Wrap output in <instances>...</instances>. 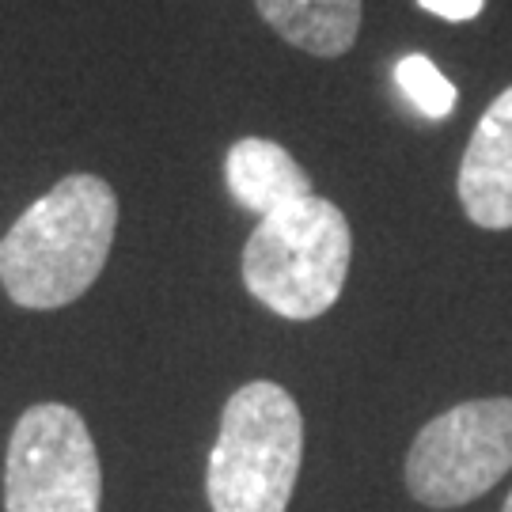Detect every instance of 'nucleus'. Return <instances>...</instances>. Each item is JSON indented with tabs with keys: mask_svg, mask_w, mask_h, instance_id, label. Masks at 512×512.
<instances>
[{
	"mask_svg": "<svg viewBox=\"0 0 512 512\" xmlns=\"http://www.w3.org/2000/svg\"><path fill=\"white\" fill-rule=\"evenodd\" d=\"M349 255L353 236L346 213L308 194L258 220L243 247V285L281 319H319L346 289Z\"/></svg>",
	"mask_w": 512,
	"mask_h": 512,
	"instance_id": "nucleus-2",
	"label": "nucleus"
},
{
	"mask_svg": "<svg viewBox=\"0 0 512 512\" xmlns=\"http://www.w3.org/2000/svg\"><path fill=\"white\" fill-rule=\"evenodd\" d=\"M459 205L486 232L512 228V88L497 95L478 118L459 160Z\"/></svg>",
	"mask_w": 512,
	"mask_h": 512,
	"instance_id": "nucleus-6",
	"label": "nucleus"
},
{
	"mask_svg": "<svg viewBox=\"0 0 512 512\" xmlns=\"http://www.w3.org/2000/svg\"><path fill=\"white\" fill-rule=\"evenodd\" d=\"M501 512H512V494H509V501H505V509H501Z\"/></svg>",
	"mask_w": 512,
	"mask_h": 512,
	"instance_id": "nucleus-11",
	"label": "nucleus"
},
{
	"mask_svg": "<svg viewBox=\"0 0 512 512\" xmlns=\"http://www.w3.org/2000/svg\"><path fill=\"white\" fill-rule=\"evenodd\" d=\"M118 228V194L99 175H69L0 239V285L12 304L54 311L92 289Z\"/></svg>",
	"mask_w": 512,
	"mask_h": 512,
	"instance_id": "nucleus-1",
	"label": "nucleus"
},
{
	"mask_svg": "<svg viewBox=\"0 0 512 512\" xmlns=\"http://www.w3.org/2000/svg\"><path fill=\"white\" fill-rule=\"evenodd\" d=\"M4 512H103V467L84 418L65 403L19 414L4 456Z\"/></svg>",
	"mask_w": 512,
	"mask_h": 512,
	"instance_id": "nucleus-5",
	"label": "nucleus"
},
{
	"mask_svg": "<svg viewBox=\"0 0 512 512\" xmlns=\"http://www.w3.org/2000/svg\"><path fill=\"white\" fill-rule=\"evenodd\" d=\"M258 16L289 46L315 57H342L353 50L365 0H255Z\"/></svg>",
	"mask_w": 512,
	"mask_h": 512,
	"instance_id": "nucleus-8",
	"label": "nucleus"
},
{
	"mask_svg": "<svg viewBox=\"0 0 512 512\" xmlns=\"http://www.w3.org/2000/svg\"><path fill=\"white\" fill-rule=\"evenodd\" d=\"M395 84L403 88L406 99L414 103V110L429 122H444L459 103L456 84L440 73L425 54H406L395 65Z\"/></svg>",
	"mask_w": 512,
	"mask_h": 512,
	"instance_id": "nucleus-9",
	"label": "nucleus"
},
{
	"mask_svg": "<svg viewBox=\"0 0 512 512\" xmlns=\"http://www.w3.org/2000/svg\"><path fill=\"white\" fill-rule=\"evenodd\" d=\"M418 8H425L437 19H448V23H467L486 8V0H418Z\"/></svg>",
	"mask_w": 512,
	"mask_h": 512,
	"instance_id": "nucleus-10",
	"label": "nucleus"
},
{
	"mask_svg": "<svg viewBox=\"0 0 512 512\" xmlns=\"http://www.w3.org/2000/svg\"><path fill=\"white\" fill-rule=\"evenodd\" d=\"M224 183L247 213L270 217L285 205L311 194L308 171L296 164L293 152L266 137H243L224 156Z\"/></svg>",
	"mask_w": 512,
	"mask_h": 512,
	"instance_id": "nucleus-7",
	"label": "nucleus"
},
{
	"mask_svg": "<svg viewBox=\"0 0 512 512\" xmlns=\"http://www.w3.org/2000/svg\"><path fill=\"white\" fill-rule=\"evenodd\" d=\"M512 471V399H467L421 425L406 452V490L425 509H459Z\"/></svg>",
	"mask_w": 512,
	"mask_h": 512,
	"instance_id": "nucleus-4",
	"label": "nucleus"
},
{
	"mask_svg": "<svg viewBox=\"0 0 512 512\" xmlns=\"http://www.w3.org/2000/svg\"><path fill=\"white\" fill-rule=\"evenodd\" d=\"M304 459V418L274 380H251L224 403L209 452L205 497L213 512H285Z\"/></svg>",
	"mask_w": 512,
	"mask_h": 512,
	"instance_id": "nucleus-3",
	"label": "nucleus"
}]
</instances>
